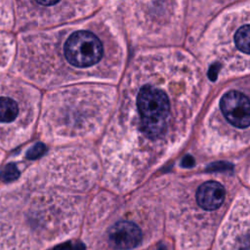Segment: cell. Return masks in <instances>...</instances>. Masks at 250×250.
<instances>
[{
  "instance_id": "9c48e42d",
  "label": "cell",
  "mask_w": 250,
  "mask_h": 250,
  "mask_svg": "<svg viewBox=\"0 0 250 250\" xmlns=\"http://www.w3.org/2000/svg\"><path fill=\"white\" fill-rule=\"evenodd\" d=\"M45 151H46V146L42 143H37L27 150L26 157L28 159H36L40 157Z\"/></svg>"
},
{
  "instance_id": "7a4b0ae2",
  "label": "cell",
  "mask_w": 250,
  "mask_h": 250,
  "mask_svg": "<svg viewBox=\"0 0 250 250\" xmlns=\"http://www.w3.org/2000/svg\"><path fill=\"white\" fill-rule=\"evenodd\" d=\"M17 34L45 29L86 19L105 4L106 0H11Z\"/></svg>"
},
{
  "instance_id": "277c9868",
  "label": "cell",
  "mask_w": 250,
  "mask_h": 250,
  "mask_svg": "<svg viewBox=\"0 0 250 250\" xmlns=\"http://www.w3.org/2000/svg\"><path fill=\"white\" fill-rule=\"evenodd\" d=\"M108 238L115 249L129 250L139 245L142 240V231L134 223L121 221L109 229Z\"/></svg>"
},
{
  "instance_id": "ba28073f",
  "label": "cell",
  "mask_w": 250,
  "mask_h": 250,
  "mask_svg": "<svg viewBox=\"0 0 250 250\" xmlns=\"http://www.w3.org/2000/svg\"><path fill=\"white\" fill-rule=\"evenodd\" d=\"M20 172L15 164H8L3 171L0 172V180L3 182H12L18 179Z\"/></svg>"
},
{
  "instance_id": "7c38bea8",
  "label": "cell",
  "mask_w": 250,
  "mask_h": 250,
  "mask_svg": "<svg viewBox=\"0 0 250 250\" xmlns=\"http://www.w3.org/2000/svg\"><path fill=\"white\" fill-rule=\"evenodd\" d=\"M73 250H86L85 249V246L82 244V243H77L75 246H74V249Z\"/></svg>"
},
{
  "instance_id": "6da1fadb",
  "label": "cell",
  "mask_w": 250,
  "mask_h": 250,
  "mask_svg": "<svg viewBox=\"0 0 250 250\" xmlns=\"http://www.w3.org/2000/svg\"><path fill=\"white\" fill-rule=\"evenodd\" d=\"M120 0L55 27L17 33L10 72L43 88L79 81L117 83L130 58Z\"/></svg>"
},
{
  "instance_id": "8fae6325",
  "label": "cell",
  "mask_w": 250,
  "mask_h": 250,
  "mask_svg": "<svg viewBox=\"0 0 250 250\" xmlns=\"http://www.w3.org/2000/svg\"><path fill=\"white\" fill-rule=\"evenodd\" d=\"M54 250H73L70 242H63L62 244L57 245Z\"/></svg>"
},
{
  "instance_id": "8992f818",
  "label": "cell",
  "mask_w": 250,
  "mask_h": 250,
  "mask_svg": "<svg viewBox=\"0 0 250 250\" xmlns=\"http://www.w3.org/2000/svg\"><path fill=\"white\" fill-rule=\"evenodd\" d=\"M233 45L236 52L250 57V23L241 24L233 35Z\"/></svg>"
},
{
  "instance_id": "52a82bcc",
  "label": "cell",
  "mask_w": 250,
  "mask_h": 250,
  "mask_svg": "<svg viewBox=\"0 0 250 250\" xmlns=\"http://www.w3.org/2000/svg\"><path fill=\"white\" fill-rule=\"evenodd\" d=\"M14 29L15 15L12 2L11 0H0V31L14 32Z\"/></svg>"
},
{
  "instance_id": "5b68a950",
  "label": "cell",
  "mask_w": 250,
  "mask_h": 250,
  "mask_svg": "<svg viewBox=\"0 0 250 250\" xmlns=\"http://www.w3.org/2000/svg\"><path fill=\"white\" fill-rule=\"evenodd\" d=\"M226 196L225 188L218 182H206L196 191V200L199 206L205 210L219 208Z\"/></svg>"
},
{
  "instance_id": "3957f363",
  "label": "cell",
  "mask_w": 250,
  "mask_h": 250,
  "mask_svg": "<svg viewBox=\"0 0 250 250\" xmlns=\"http://www.w3.org/2000/svg\"><path fill=\"white\" fill-rule=\"evenodd\" d=\"M220 107L227 120L237 128L250 126V100L238 91L226 93L220 102Z\"/></svg>"
},
{
  "instance_id": "30bf717a",
  "label": "cell",
  "mask_w": 250,
  "mask_h": 250,
  "mask_svg": "<svg viewBox=\"0 0 250 250\" xmlns=\"http://www.w3.org/2000/svg\"><path fill=\"white\" fill-rule=\"evenodd\" d=\"M237 250H250V232L246 233L242 237Z\"/></svg>"
}]
</instances>
